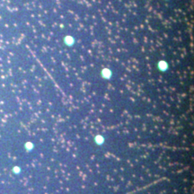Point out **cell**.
<instances>
[{
	"mask_svg": "<svg viewBox=\"0 0 194 194\" xmlns=\"http://www.w3.org/2000/svg\"><path fill=\"white\" fill-rule=\"evenodd\" d=\"M158 66H159V68H160L161 70H164V69L167 68V64H166L165 62H159Z\"/></svg>",
	"mask_w": 194,
	"mask_h": 194,
	"instance_id": "1",
	"label": "cell"
}]
</instances>
